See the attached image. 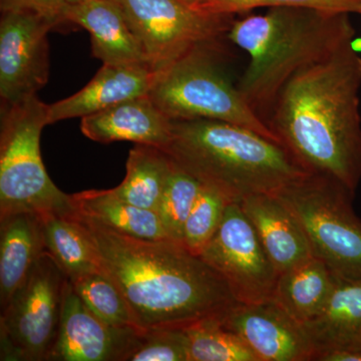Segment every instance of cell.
I'll list each match as a JSON object with an SVG mask.
<instances>
[{
	"label": "cell",
	"mask_w": 361,
	"mask_h": 361,
	"mask_svg": "<svg viewBox=\"0 0 361 361\" xmlns=\"http://www.w3.org/2000/svg\"><path fill=\"white\" fill-rule=\"evenodd\" d=\"M361 56L355 39L303 66L278 92L266 120L307 172L355 193L361 180Z\"/></svg>",
	"instance_id": "cell-1"
},
{
	"label": "cell",
	"mask_w": 361,
	"mask_h": 361,
	"mask_svg": "<svg viewBox=\"0 0 361 361\" xmlns=\"http://www.w3.org/2000/svg\"><path fill=\"white\" fill-rule=\"evenodd\" d=\"M75 215L140 329H185L239 303L224 278L180 242L135 238Z\"/></svg>",
	"instance_id": "cell-2"
},
{
	"label": "cell",
	"mask_w": 361,
	"mask_h": 361,
	"mask_svg": "<svg viewBox=\"0 0 361 361\" xmlns=\"http://www.w3.org/2000/svg\"><path fill=\"white\" fill-rule=\"evenodd\" d=\"M355 37L349 13L310 7H271L233 20L227 39L250 59L238 85L242 97L266 123L278 92L297 71Z\"/></svg>",
	"instance_id": "cell-3"
},
{
	"label": "cell",
	"mask_w": 361,
	"mask_h": 361,
	"mask_svg": "<svg viewBox=\"0 0 361 361\" xmlns=\"http://www.w3.org/2000/svg\"><path fill=\"white\" fill-rule=\"evenodd\" d=\"M163 151L231 203L275 193L307 173L279 142L221 121H172L171 140Z\"/></svg>",
	"instance_id": "cell-4"
},
{
	"label": "cell",
	"mask_w": 361,
	"mask_h": 361,
	"mask_svg": "<svg viewBox=\"0 0 361 361\" xmlns=\"http://www.w3.org/2000/svg\"><path fill=\"white\" fill-rule=\"evenodd\" d=\"M222 51L221 42L195 47L156 71L148 96L170 120L207 118L235 123L278 142L223 71Z\"/></svg>",
	"instance_id": "cell-5"
},
{
	"label": "cell",
	"mask_w": 361,
	"mask_h": 361,
	"mask_svg": "<svg viewBox=\"0 0 361 361\" xmlns=\"http://www.w3.org/2000/svg\"><path fill=\"white\" fill-rule=\"evenodd\" d=\"M49 104L33 96L1 106L0 126V218L16 213H71V195L56 186L40 153V135Z\"/></svg>",
	"instance_id": "cell-6"
},
{
	"label": "cell",
	"mask_w": 361,
	"mask_h": 361,
	"mask_svg": "<svg viewBox=\"0 0 361 361\" xmlns=\"http://www.w3.org/2000/svg\"><path fill=\"white\" fill-rule=\"evenodd\" d=\"M294 214L313 256L337 276L361 279V220L355 194L338 180L307 172L275 192Z\"/></svg>",
	"instance_id": "cell-7"
},
{
	"label": "cell",
	"mask_w": 361,
	"mask_h": 361,
	"mask_svg": "<svg viewBox=\"0 0 361 361\" xmlns=\"http://www.w3.org/2000/svg\"><path fill=\"white\" fill-rule=\"evenodd\" d=\"M68 277L49 252L1 310L0 360L49 361L58 338Z\"/></svg>",
	"instance_id": "cell-8"
},
{
	"label": "cell",
	"mask_w": 361,
	"mask_h": 361,
	"mask_svg": "<svg viewBox=\"0 0 361 361\" xmlns=\"http://www.w3.org/2000/svg\"><path fill=\"white\" fill-rule=\"evenodd\" d=\"M141 42L149 66L160 71L195 47L220 44L234 16L195 11L180 0H114Z\"/></svg>",
	"instance_id": "cell-9"
},
{
	"label": "cell",
	"mask_w": 361,
	"mask_h": 361,
	"mask_svg": "<svg viewBox=\"0 0 361 361\" xmlns=\"http://www.w3.org/2000/svg\"><path fill=\"white\" fill-rule=\"evenodd\" d=\"M243 304L272 301L278 275L257 232L239 203H230L219 229L200 255Z\"/></svg>",
	"instance_id": "cell-10"
},
{
	"label": "cell",
	"mask_w": 361,
	"mask_h": 361,
	"mask_svg": "<svg viewBox=\"0 0 361 361\" xmlns=\"http://www.w3.org/2000/svg\"><path fill=\"white\" fill-rule=\"evenodd\" d=\"M54 21L23 11H2L0 20V97L1 106L33 96L49 77L47 35Z\"/></svg>",
	"instance_id": "cell-11"
},
{
	"label": "cell",
	"mask_w": 361,
	"mask_h": 361,
	"mask_svg": "<svg viewBox=\"0 0 361 361\" xmlns=\"http://www.w3.org/2000/svg\"><path fill=\"white\" fill-rule=\"evenodd\" d=\"M144 330L116 327L97 317L66 280L58 338L49 361H128Z\"/></svg>",
	"instance_id": "cell-12"
},
{
	"label": "cell",
	"mask_w": 361,
	"mask_h": 361,
	"mask_svg": "<svg viewBox=\"0 0 361 361\" xmlns=\"http://www.w3.org/2000/svg\"><path fill=\"white\" fill-rule=\"evenodd\" d=\"M220 318L259 361H314L316 350L302 325L273 300L238 303Z\"/></svg>",
	"instance_id": "cell-13"
},
{
	"label": "cell",
	"mask_w": 361,
	"mask_h": 361,
	"mask_svg": "<svg viewBox=\"0 0 361 361\" xmlns=\"http://www.w3.org/2000/svg\"><path fill=\"white\" fill-rule=\"evenodd\" d=\"M156 71L146 63L103 65L89 84L73 96L49 104V125L84 118L149 94Z\"/></svg>",
	"instance_id": "cell-14"
},
{
	"label": "cell",
	"mask_w": 361,
	"mask_h": 361,
	"mask_svg": "<svg viewBox=\"0 0 361 361\" xmlns=\"http://www.w3.org/2000/svg\"><path fill=\"white\" fill-rule=\"evenodd\" d=\"M63 20L90 33L92 56L103 61V65H149L141 42L114 0L66 4Z\"/></svg>",
	"instance_id": "cell-15"
},
{
	"label": "cell",
	"mask_w": 361,
	"mask_h": 361,
	"mask_svg": "<svg viewBox=\"0 0 361 361\" xmlns=\"http://www.w3.org/2000/svg\"><path fill=\"white\" fill-rule=\"evenodd\" d=\"M80 130L92 141L133 142L164 149L172 134V120L146 96L134 97L82 118Z\"/></svg>",
	"instance_id": "cell-16"
},
{
	"label": "cell",
	"mask_w": 361,
	"mask_h": 361,
	"mask_svg": "<svg viewBox=\"0 0 361 361\" xmlns=\"http://www.w3.org/2000/svg\"><path fill=\"white\" fill-rule=\"evenodd\" d=\"M239 204L278 275L313 256L298 220L276 193L252 195Z\"/></svg>",
	"instance_id": "cell-17"
},
{
	"label": "cell",
	"mask_w": 361,
	"mask_h": 361,
	"mask_svg": "<svg viewBox=\"0 0 361 361\" xmlns=\"http://www.w3.org/2000/svg\"><path fill=\"white\" fill-rule=\"evenodd\" d=\"M45 249L39 214L21 212L0 218V306L25 284Z\"/></svg>",
	"instance_id": "cell-18"
},
{
	"label": "cell",
	"mask_w": 361,
	"mask_h": 361,
	"mask_svg": "<svg viewBox=\"0 0 361 361\" xmlns=\"http://www.w3.org/2000/svg\"><path fill=\"white\" fill-rule=\"evenodd\" d=\"M338 278L322 259L311 256L279 275L273 301L303 324L322 310Z\"/></svg>",
	"instance_id": "cell-19"
},
{
	"label": "cell",
	"mask_w": 361,
	"mask_h": 361,
	"mask_svg": "<svg viewBox=\"0 0 361 361\" xmlns=\"http://www.w3.org/2000/svg\"><path fill=\"white\" fill-rule=\"evenodd\" d=\"M301 325L316 355L345 346L361 331V279L339 277L322 310Z\"/></svg>",
	"instance_id": "cell-20"
},
{
	"label": "cell",
	"mask_w": 361,
	"mask_h": 361,
	"mask_svg": "<svg viewBox=\"0 0 361 361\" xmlns=\"http://www.w3.org/2000/svg\"><path fill=\"white\" fill-rule=\"evenodd\" d=\"M80 215L97 221L110 229L146 240L169 239L158 214L123 201L113 190H90L71 195Z\"/></svg>",
	"instance_id": "cell-21"
},
{
	"label": "cell",
	"mask_w": 361,
	"mask_h": 361,
	"mask_svg": "<svg viewBox=\"0 0 361 361\" xmlns=\"http://www.w3.org/2000/svg\"><path fill=\"white\" fill-rule=\"evenodd\" d=\"M40 218L45 249L70 281L104 271L96 248L75 210L66 214H42Z\"/></svg>",
	"instance_id": "cell-22"
},
{
	"label": "cell",
	"mask_w": 361,
	"mask_h": 361,
	"mask_svg": "<svg viewBox=\"0 0 361 361\" xmlns=\"http://www.w3.org/2000/svg\"><path fill=\"white\" fill-rule=\"evenodd\" d=\"M171 169L172 161L163 149L135 145L130 151L125 179L111 190L123 201L156 212Z\"/></svg>",
	"instance_id": "cell-23"
},
{
	"label": "cell",
	"mask_w": 361,
	"mask_h": 361,
	"mask_svg": "<svg viewBox=\"0 0 361 361\" xmlns=\"http://www.w3.org/2000/svg\"><path fill=\"white\" fill-rule=\"evenodd\" d=\"M220 317L207 318L185 327L190 361H259L245 341L227 329Z\"/></svg>",
	"instance_id": "cell-24"
},
{
	"label": "cell",
	"mask_w": 361,
	"mask_h": 361,
	"mask_svg": "<svg viewBox=\"0 0 361 361\" xmlns=\"http://www.w3.org/2000/svg\"><path fill=\"white\" fill-rule=\"evenodd\" d=\"M71 283L82 302L104 322L140 329L122 291L104 271L90 273Z\"/></svg>",
	"instance_id": "cell-25"
},
{
	"label": "cell",
	"mask_w": 361,
	"mask_h": 361,
	"mask_svg": "<svg viewBox=\"0 0 361 361\" xmlns=\"http://www.w3.org/2000/svg\"><path fill=\"white\" fill-rule=\"evenodd\" d=\"M171 161L172 169L156 212L168 238L182 243L185 223L200 193L202 183Z\"/></svg>",
	"instance_id": "cell-26"
},
{
	"label": "cell",
	"mask_w": 361,
	"mask_h": 361,
	"mask_svg": "<svg viewBox=\"0 0 361 361\" xmlns=\"http://www.w3.org/2000/svg\"><path fill=\"white\" fill-rule=\"evenodd\" d=\"M230 203L219 192L202 184L198 198L185 223L183 245L192 253L200 255L219 229Z\"/></svg>",
	"instance_id": "cell-27"
},
{
	"label": "cell",
	"mask_w": 361,
	"mask_h": 361,
	"mask_svg": "<svg viewBox=\"0 0 361 361\" xmlns=\"http://www.w3.org/2000/svg\"><path fill=\"white\" fill-rule=\"evenodd\" d=\"M298 6L361 14V0H209L202 13L233 16L259 7Z\"/></svg>",
	"instance_id": "cell-28"
},
{
	"label": "cell",
	"mask_w": 361,
	"mask_h": 361,
	"mask_svg": "<svg viewBox=\"0 0 361 361\" xmlns=\"http://www.w3.org/2000/svg\"><path fill=\"white\" fill-rule=\"evenodd\" d=\"M128 361H190L186 331L184 329L144 330Z\"/></svg>",
	"instance_id": "cell-29"
},
{
	"label": "cell",
	"mask_w": 361,
	"mask_h": 361,
	"mask_svg": "<svg viewBox=\"0 0 361 361\" xmlns=\"http://www.w3.org/2000/svg\"><path fill=\"white\" fill-rule=\"evenodd\" d=\"M66 0H0L2 11H23L42 16L56 25L65 23Z\"/></svg>",
	"instance_id": "cell-30"
},
{
	"label": "cell",
	"mask_w": 361,
	"mask_h": 361,
	"mask_svg": "<svg viewBox=\"0 0 361 361\" xmlns=\"http://www.w3.org/2000/svg\"><path fill=\"white\" fill-rule=\"evenodd\" d=\"M180 1L186 4V6L191 7V8L195 9V11H201L202 13L204 6H206L209 0H180Z\"/></svg>",
	"instance_id": "cell-31"
},
{
	"label": "cell",
	"mask_w": 361,
	"mask_h": 361,
	"mask_svg": "<svg viewBox=\"0 0 361 361\" xmlns=\"http://www.w3.org/2000/svg\"><path fill=\"white\" fill-rule=\"evenodd\" d=\"M341 348H349L355 349L356 351L361 353V331L349 343L346 344L345 346H341Z\"/></svg>",
	"instance_id": "cell-32"
},
{
	"label": "cell",
	"mask_w": 361,
	"mask_h": 361,
	"mask_svg": "<svg viewBox=\"0 0 361 361\" xmlns=\"http://www.w3.org/2000/svg\"><path fill=\"white\" fill-rule=\"evenodd\" d=\"M66 4H77V2L84 1V0H66Z\"/></svg>",
	"instance_id": "cell-33"
}]
</instances>
